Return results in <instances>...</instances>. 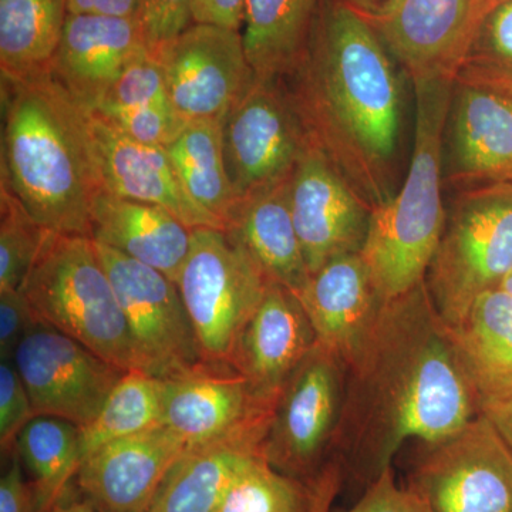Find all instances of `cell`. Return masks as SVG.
<instances>
[{
    "mask_svg": "<svg viewBox=\"0 0 512 512\" xmlns=\"http://www.w3.org/2000/svg\"><path fill=\"white\" fill-rule=\"evenodd\" d=\"M481 412L491 420L512 451V396L503 402L484 407Z\"/></svg>",
    "mask_w": 512,
    "mask_h": 512,
    "instance_id": "45",
    "label": "cell"
},
{
    "mask_svg": "<svg viewBox=\"0 0 512 512\" xmlns=\"http://www.w3.org/2000/svg\"><path fill=\"white\" fill-rule=\"evenodd\" d=\"M345 481V468L338 457H332L312 481L311 505L308 512H330Z\"/></svg>",
    "mask_w": 512,
    "mask_h": 512,
    "instance_id": "43",
    "label": "cell"
},
{
    "mask_svg": "<svg viewBox=\"0 0 512 512\" xmlns=\"http://www.w3.org/2000/svg\"><path fill=\"white\" fill-rule=\"evenodd\" d=\"M454 80L512 90V0L497 3L484 13Z\"/></svg>",
    "mask_w": 512,
    "mask_h": 512,
    "instance_id": "33",
    "label": "cell"
},
{
    "mask_svg": "<svg viewBox=\"0 0 512 512\" xmlns=\"http://www.w3.org/2000/svg\"><path fill=\"white\" fill-rule=\"evenodd\" d=\"M50 512H99L86 498H67L66 495Z\"/></svg>",
    "mask_w": 512,
    "mask_h": 512,
    "instance_id": "46",
    "label": "cell"
},
{
    "mask_svg": "<svg viewBox=\"0 0 512 512\" xmlns=\"http://www.w3.org/2000/svg\"><path fill=\"white\" fill-rule=\"evenodd\" d=\"M320 0H245L242 35L258 79H288L308 52Z\"/></svg>",
    "mask_w": 512,
    "mask_h": 512,
    "instance_id": "27",
    "label": "cell"
},
{
    "mask_svg": "<svg viewBox=\"0 0 512 512\" xmlns=\"http://www.w3.org/2000/svg\"><path fill=\"white\" fill-rule=\"evenodd\" d=\"M222 138L238 198L285 183L312 143L285 80L258 77L222 120Z\"/></svg>",
    "mask_w": 512,
    "mask_h": 512,
    "instance_id": "11",
    "label": "cell"
},
{
    "mask_svg": "<svg viewBox=\"0 0 512 512\" xmlns=\"http://www.w3.org/2000/svg\"><path fill=\"white\" fill-rule=\"evenodd\" d=\"M147 50L138 19L69 13L49 74L92 113L128 64Z\"/></svg>",
    "mask_w": 512,
    "mask_h": 512,
    "instance_id": "20",
    "label": "cell"
},
{
    "mask_svg": "<svg viewBox=\"0 0 512 512\" xmlns=\"http://www.w3.org/2000/svg\"><path fill=\"white\" fill-rule=\"evenodd\" d=\"M164 393L165 380L138 370L124 373L96 419L80 429L82 461L104 444L160 426Z\"/></svg>",
    "mask_w": 512,
    "mask_h": 512,
    "instance_id": "31",
    "label": "cell"
},
{
    "mask_svg": "<svg viewBox=\"0 0 512 512\" xmlns=\"http://www.w3.org/2000/svg\"><path fill=\"white\" fill-rule=\"evenodd\" d=\"M49 232L0 185V292L22 291Z\"/></svg>",
    "mask_w": 512,
    "mask_h": 512,
    "instance_id": "34",
    "label": "cell"
},
{
    "mask_svg": "<svg viewBox=\"0 0 512 512\" xmlns=\"http://www.w3.org/2000/svg\"><path fill=\"white\" fill-rule=\"evenodd\" d=\"M87 119L101 191L126 200L160 205L191 229H225L218 218L192 201L165 147L137 143L92 114L87 113Z\"/></svg>",
    "mask_w": 512,
    "mask_h": 512,
    "instance_id": "19",
    "label": "cell"
},
{
    "mask_svg": "<svg viewBox=\"0 0 512 512\" xmlns=\"http://www.w3.org/2000/svg\"><path fill=\"white\" fill-rule=\"evenodd\" d=\"M346 366L316 342L286 380L262 454L285 476L311 484L333 457L345 403Z\"/></svg>",
    "mask_w": 512,
    "mask_h": 512,
    "instance_id": "8",
    "label": "cell"
},
{
    "mask_svg": "<svg viewBox=\"0 0 512 512\" xmlns=\"http://www.w3.org/2000/svg\"><path fill=\"white\" fill-rule=\"evenodd\" d=\"M311 140L375 210L400 185L403 80L370 19L320 0L308 52L285 80Z\"/></svg>",
    "mask_w": 512,
    "mask_h": 512,
    "instance_id": "2",
    "label": "cell"
},
{
    "mask_svg": "<svg viewBox=\"0 0 512 512\" xmlns=\"http://www.w3.org/2000/svg\"><path fill=\"white\" fill-rule=\"evenodd\" d=\"M165 150L192 201L225 228L239 198L225 161L222 121H190Z\"/></svg>",
    "mask_w": 512,
    "mask_h": 512,
    "instance_id": "29",
    "label": "cell"
},
{
    "mask_svg": "<svg viewBox=\"0 0 512 512\" xmlns=\"http://www.w3.org/2000/svg\"><path fill=\"white\" fill-rule=\"evenodd\" d=\"M286 181L239 198L225 229L269 281L285 286L301 299L312 275L289 210Z\"/></svg>",
    "mask_w": 512,
    "mask_h": 512,
    "instance_id": "25",
    "label": "cell"
},
{
    "mask_svg": "<svg viewBox=\"0 0 512 512\" xmlns=\"http://www.w3.org/2000/svg\"><path fill=\"white\" fill-rule=\"evenodd\" d=\"M148 107H174L168 94L163 64L150 50L128 64L96 110L89 114L107 116L117 111Z\"/></svg>",
    "mask_w": 512,
    "mask_h": 512,
    "instance_id": "35",
    "label": "cell"
},
{
    "mask_svg": "<svg viewBox=\"0 0 512 512\" xmlns=\"http://www.w3.org/2000/svg\"><path fill=\"white\" fill-rule=\"evenodd\" d=\"M407 487L433 512H512V451L483 412L456 433L421 444Z\"/></svg>",
    "mask_w": 512,
    "mask_h": 512,
    "instance_id": "10",
    "label": "cell"
},
{
    "mask_svg": "<svg viewBox=\"0 0 512 512\" xmlns=\"http://www.w3.org/2000/svg\"><path fill=\"white\" fill-rule=\"evenodd\" d=\"M67 16L66 0H0L2 83L49 73Z\"/></svg>",
    "mask_w": 512,
    "mask_h": 512,
    "instance_id": "28",
    "label": "cell"
},
{
    "mask_svg": "<svg viewBox=\"0 0 512 512\" xmlns=\"http://www.w3.org/2000/svg\"><path fill=\"white\" fill-rule=\"evenodd\" d=\"M350 6L362 12L367 18H375L382 13L393 0H346Z\"/></svg>",
    "mask_w": 512,
    "mask_h": 512,
    "instance_id": "47",
    "label": "cell"
},
{
    "mask_svg": "<svg viewBox=\"0 0 512 512\" xmlns=\"http://www.w3.org/2000/svg\"><path fill=\"white\" fill-rule=\"evenodd\" d=\"M481 410L512 396V296L488 289L451 328Z\"/></svg>",
    "mask_w": 512,
    "mask_h": 512,
    "instance_id": "26",
    "label": "cell"
},
{
    "mask_svg": "<svg viewBox=\"0 0 512 512\" xmlns=\"http://www.w3.org/2000/svg\"><path fill=\"white\" fill-rule=\"evenodd\" d=\"M16 451L32 477L37 512L52 511L82 464L80 427L60 417L35 416L19 434Z\"/></svg>",
    "mask_w": 512,
    "mask_h": 512,
    "instance_id": "30",
    "label": "cell"
},
{
    "mask_svg": "<svg viewBox=\"0 0 512 512\" xmlns=\"http://www.w3.org/2000/svg\"><path fill=\"white\" fill-rule=\"evenodd\" d=\"M512 271V184L457 192L426 275L437 312L450 328L478 296Z\"/></svg>",
    "mask_w": 512,
    "mask_h": 512,
    "instance_id": "6",
    "label": "cell"
},
{
    "mask_svg": "<svg viewBox=\"0 0 512 512\" xmlns=\"http://www.w3.org/2000/svg\"><path fill=\"white\" fill-rule=\"evenodd\" d=\"M195 0H143L140 20L148 50L158 55L194 25Z\"/></svg>",
    "mask_w": 512,
    "mask_h": 512,
    "instance_id": "38",
    "label": "cell"
},
{
    "mask_svg": "<svg viewBox=\"0 0 512 512\" xmlns=\"http://www.w3.org/2000/svg\"><path fill=\"white\" fill-rule=\"evenodd\" d=\"M269 421L190 446L165 477L148 512H217L238 468L262 453Z\"/></svg>",
    "mask_w": 512,
    "mask_h": 512,
    "instance_id": "24",
    "label": "cell"
},
{
    "mask_svg": "<svg viewBox=\"0 0 512 512\" xmlns=\"http://www.w3.org/2000/svg\"><path fill=\"white\" fill-rule=\"evenodd\" d=\"M274 409L265 406L244 376L210 372L165 380L161 424L187 441L188 446L220 439L227 434L271 421Z\"/></svg>",
    "mask_w": 512,
    "mask_h": 512,
    "instance_id": "22",
    "label": "cell"
},
{
    "mask_svg": "<svg viewBox=\"0 0 512 512\" xmlns=\"http://www.w3.org/2000/svg\"><path fill=\"white\" fill-rule=\"evenodd\" d=\"M481 413L453 332L426 281L384 303L346 369L345 403L333 457L369 485L407 441L436 443Z\"/></svg>",
    "mask_w": 512,
    "mask_h": 512,
    "instance_id": "1",
    "label": "cell"
},
{
    "mask_svg": "<svg viewBox=\"0 0 512 512\" xmlns=\"http://www.w3.org/2000/svg\"><path fill=\"white\" fill-rule=\"evenodd\" d=\"M483 18L480 0H393L369 18L410 79H454Z\"/></svg>",
    "mask_w": 512,
    "mask_h": 512,
    "instance_id": "16",
    "label": "cell"
},
{
    "mask_svg": "<svg viewBox=\"0 0 512 512\" xmlns=\"http://www.w3.org/2000/svg\"><path fill=\"white\" fill-rule=\"evenodd\" d=\"M37 320L23 291L0 292V357L12 360L19 343Z\"/></svg>",
    "mask_w": 512,
    "mask_h": 512,
    "instance_id": "40",
    "label": "cell"
},
{
    "mask_svg": "<svg viewBox=\"0 0 512 512\" xmlns=\"http://www.w3.org/2000/svg\"><path fill=\"white\" fill-rule=\"evenodd\" d=\"M443 183L457 192L512 184V90L454 80L443 134Z\"/></svg>",
    "mask_w": 512,
    "mask_h": 512,
    "instance_id": "15",
    "label": "cell"
},
{
    "mask_svg": "<svg viewBox=\"0 0 512 512\" xmlns=\"http://www.w3.org/2000/svg\"><path fill=\"white\" fill-rule=\"evenodd\" d=\"M15 363L36 416L89 426L123 370L70 336L37 322L19 343Z\"/></svg>",
    "mask_w": 512,
    "mask_h": 512,
    "instance_id": "12",
    "label": "cell"
},
{
    "mask_svg": "<svg viewBox=\"0 0 512 512\" xmlns=\"http://www.w3.org/2000/svg\"><path fill=\"white\" fill-rule=\"evenodd\" d=\"M36 416L28 389L12 360L0 363V447L3 457L16 450L19 434Z\"/></svg>",
    "mask_w": 512,
    "mask_h": 512,
    "instance_id": "37",
    "label": "cell"
},
{
    "mask_svg": "<svg viewBox=\"0 0 512 512\" xmlns=\"http://www.w3.org/2000/svg\"><path fill=\"white\" fill-rule=\"evenodd\" d=\"M286 192L311 275L338 256L362 252L373 208L313 141L286 181Z\"/></svg>",
    "mask_w": 512,
    "mask_h": 512,
    "instance_id": "14",
    "label": "cell"
},
{
    "mask_svg": "<svg viewBox=\"0 0 512 512\" xmlns=\"http://www.w3.org/2000/svg\"><path fill=\"white\" fill-rule=\"evenodd\" d=\"M342 512H433L430 505L407 485L394 477L393 466L366 485L362 497L349 510Z\"/></svg>",
    "mask_w": 512,
    "mask_h": 512,
    "instance_id": "39",
    "label": "cell"
},
{
    "mask_svg": "<svg viewBox=\"0 0 512 512\" xmlns=\"http://www.w3.org/2000/svg\"><path fill=\"white\" fill-rule=\"evenodd\" d=\"M311 495V484L279 473L259 453L238 468L217 512H308Z\"/></svg>",
    "mask_w": 512,
    "mask_h": 512,
    "instance_id": "32",
    "label": "cell"
},
{
    "mask_svg": "<svg viewBox=\"0 0 512 512\" xmlns=\"http://www.w3.org/2000/svg\"><path fill=\"white\" fill-rule=\"evenodd\" d=\"M318 342L352 365L382 312L384 298L360 254L338 256L312 275L301 298Z\"/></svg>",
    "mask_w": 512,
    "mask_h": 512,
    "instance_id": "21",
    "label": "cell"
},
{
    "mask_svg": "<svg viewBox=\"0 0 512 512\" xmlns=\"http://www.w3.org/2000/svg\"><path fill=\"white\" fill-rule=\"evenodd\" d=\"M154 56L174 109L188 123L224 120L255 77L241 33L222 26L194 23Z\"/></svg>",
    "mask_w": 512,
    "mask_h": 512,
    "instance_id": "13",
    "label": "cell"
},
{
    "mask_svg": "<svg viewBox=\"0 0 512 512\" xmlns=\"http://www.w3.org/2000/svg\"><path fill=\"white\" fill-rule=\"evenodd\" d=\"M2 183L47 231L92 234L100 190L87 113L50 76L2 83Z\"/></svg>",
    "mask_w": 512,
    "mask_h": 512,
    "instance_id": "3",
    "label": "cell"
},
{
    "mask_svg": "<svg viewBox=\"0 0 512 512\" xmlns=\"http://www.w3.org/2000/svg\"><path fill=\"white\" fill-rule=\"evenodd\" d=\"M22 291L37 322L123 372L138 370L123 309L92 238L49 232Z\"/></svg>",
    "mask_w": 512,
    "mask_h": 512,
    "instance_id": "5",
    "label": "cell"
},
{
    "mask_svg": "<svg viewBox=\"0 0 512 512\" xmlns=\"http://www.w3.org/2000/svg\"><path fill=\"white\" fill-rule=\"evenodd\" d=\"M90 238L177 282L190 254L192 229L160 205L97 191L90 211Z\"/></svg>",
    "mask_w": 512,
    "mask_h": 512,
    "instance_id": "23",
    "label": "cell"
},
{
    "mask_svg": "<svg viewBox=\"0 0 512 512\" xmlns=\"http://www.w3.org/2000/svg\"><path fill=\"white\" fill-rule=\"evenodd\" d=\"M481 8H483V15L488 9L493 8L497 3L504 2V0H480Z\"/></svg>",
    "mask_w": 512,
    "mask_h": 512,
    "instance_id": "49",
    "label": "cell"
},
{
    "mask_svg": "<svg viewBox=\"0 0 512 512\" xmlns=\"http://www.w3.org/2000/svg\"><path fill=\"white\" fill-rule=\"evenodd\" d=\"M94 117L137 143L157 147L173 143L188 123L174 107H148Z\"/></svg>",
    "mask_w": 512,
    "mask_h": 512,
    "instance_id": "36",
    "label": "cell"
},
{
    "mask_svg": "<svg viewBox=\"0 0 512 512\" xmlns=\"http://www.w3.org/2000/svg\"><path fill=\"white\" fill-rule=\"evenodd\" d=\"M94 244L123 309L138 372L177 380L214 370L202 356L177 282L106 245Z\"/></svg>",
    "mask_w": 512,
    "mask_h": 512,
    "instance_id": "9",
    "label": "cell"
},
{
    "mask_svg": "<svg viewBox=\"0 0 512 512\" xmlns=\"http://www.w3.org/2000/svg\"><path fill=\"white\" fill-rule=\"evenodd\" d=\"M318 342L301 299L269 281L264 298L239 335L231 369L244 376L265 406L275 409L288 377Z\"/></svg>",
    "mask_w": 512,
    "mask_h": 512,
    "instance_id": "18",
    "label": "cell"
},
{
    "mask_svg": "<svg viewBox=\"0 0 512 512\" xmlns=\"http://www.w3.org/2000/svg\"><path fill=\"white\" fill-rule=\"evenodd\" d=\"M416 121L409 171L394 197L372 212L362 258L384 298L426 281L446 227L443 134L454 79H414Z\"/></svg>",
    "mask_w": 512,
    "mask_h": 512,
    "instance_id": "4",
    "label": "cell"
},
{
    "mask_svg": "<svg viewBox=\"0 0 512 512\" xmlns=\"http://www.w3.org/2000/svg\"><path fill=\"white\" fill-rule=\"evenodd\" d=\"M0 512H37L35 490L23 474L16 450L10 454L8 468L0 480Z\"/></svg>",
    "mask_w": 512,
    "mask_h": 512,
    "instance_id": "41",
    "label": "cell"
},
{
    "mask_svg": "<svg viewBox=\"0 0 512 512\" xmlns=\"http://www.w3.org/2000/svg\"><path fill=\"white\" fill-rule=\"evenodd\" d=\"M188 447L163 424L111 441L84 458L77 487L99 512H148Z\"/></svg>",
    "mask_w": 512,
    "mask_h": 512,
    "instance_id": "17",
    "label": "cell"
},
{
    "mask_svg": "<svg viewBox=\"0 0 512 512\" xmlns=\"http://www.w3.org/2000/svg\"><path fill=\"white\" fill-rule=\"evenodd\" d=\"M143 0H66L72 15L111 16V18H140Z\"/></svg>",
    "mask_w": 512,
    "mask_h": 512,
    "instance_id": "44",
    "label": "cell"
},
{
    "mask_svg": "<svg viewBox=\"0 0 512 512\" xmlns=\"http://www.w3.org/2000/svg\"><path fill=\"white\" fill-rule=\"evenodd\" d=\"M268 284L262 269L227 229H192L190 254L177 285L211 369L234 372L232 353Z\"/></svg>",
    "mask_w": 512,
    "mask_h": 512,
    "instance_id": "7",
    "label": "cell"
},
{
    "mask_svg": "<svg viewBox=\"0 0 512 512\" xmlns=\"http://www.w3.org/2000/svg\"><path fill=\"white\" fill-rule=\"evenodd\" d=\"M498 288L503 289L504 292H507L508 295L512 296V271L508 272V274L504 276V279L500 282Z\"/></svg>",
    "mask_w": 512,
    "mask_h": 512,
    "instance_id": "48",
    "label": "cell"
},
{
    "mask_svg": "<svg viewBox=\"0 0 512 512\" xmlns=\"http://www.w3.org/2000/svg\"><path fill=\"white\" fill-rule=\"evenodd\" d=\"M245 0H195L194 23L239 30L244 22Z\"/></svg>",
    "mask_w": 512,
    "mask_h": 512,
    "instance_id": "42",
    "label": "cell"
}]
</instances>
